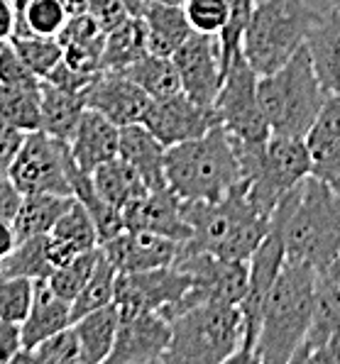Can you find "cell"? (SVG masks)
I'll return each mask as SVG.
<instances>
[{
	"mask_svg": "<svg viewBox=\"0 0 340 364\" xmlns=\"http://www.w3.org/2000/svg\"><path fill=\"white\" fill-rule=\"evenodd\" d=\"M289 262L323 269L340 255V196L333 183L309 176L282 196L270 220Z\"/></svg>",
	"mask_w": 340,
	"mask_h": 364,
	"instance_id": "obj_1",
	"label": "cell"
},
{
	"mask_svg": "<svg viewBox=\"0 0 340 364\" xmlns=\"http://www.w3.org/2000/svg\"><path fill=\"white\" fill-rule=\"evenodd\" d=\"M181 208L191 228L184 245L221 259L248 262L270 235V218L255 208L245 181L221 200H184Z\"/></svg>",
	"mask_w": 340,
	"mask_h": 364,
	"instance_id": "obj_2",
	"label": "cell"
},
{
	"mask_svg": "<svg viewBox=\"0 0 340 364\" xmlns=\"http://www.w3.org/2000/svg\"><path fill=\"white\" fill-rule=\"evenodd\" d=\"M316 269L284 259V267L265 304L253 364H287L294 360L314 321Z\"/></svg>",
	"mask_w": 340,
	"mask_h": 364,
	"instance_id": "obj_3",
	"label": "cell"
},
{
	"mask_svg": "<svg viewBox=\"0 0 340 364\" xmlns=\"http://www.w3.org/2000/svg\"><path fill=\"white\" fill-rule=\"evenodd\" d=\"M164 173L181 200H221L245 181L235 142L223 125L203 137L166 147Z\"/></svg>",
	"mask_w": 340,
	"mask_h": 364,
	"instance_id": "obj_4",
	"label": "cell"
},
{
	"mask_svg": "<svg viewBox=\"0 0 340 364\" xmlns=\"http://www.w3.org/2000/svg\"><path fill=\"white\" fill-rule=\"evenodd\" d=\"M321 10L306 0H257L243 35V54L257 76L282 69L314 32Z\"/></svg>",
	"mask_w": 340,
	"mask_h": 364,
	"instance_id": "obj_5",
	"label": "cell"
},
{
	"mask_svg": "<svg viewBox=\"0 0 340 364\" xmlns=\"http://www.w3.org/2000/svg\"><path fill=\"white\" fill-rule=\"evenodd\" d=\"M257 96L272 134L289 137H306L328 100L306 47L282 69L257 78Z\"/></svg>",
	"mask_w": 340,
	"mask_h": 364,
	"instance_id": "obj_6",
	"label": "cell"
},
{
	"mask_svg": "<svg viewBox=\"0 0 340 364\" xmlns=\"http://www.w3.org/2000/svg\"><path fill=\"white\" fill-rule=\"evenodd\" d=\"M164 352L166 364H223L243 345V316L235 304L206 301L176 316Z\"/></svg>",
	"mask_w": 340,
	"mask_h": 364,
	"instance_id": "obj_7",
	"label": "cell"
},
{
	"mask_svg": "<svg viewBox=\"0 0 340 364\" xmlns=\"http://www.w3.org/2000/svg\"><path fill=\"white\" fill-rule=\"evenodd\" d=\"M235 149L240 156L250 200L272 220V213L282 196L311 173V152L306 137L272 134L265 144L235 142Z\"/></svg>",
	"mask_w": 340,
	"mask_h": 364,
	"instance_id": "obj_8",
	"label": "cell"
},
{
	"mask_svg": "<svg viewBox=\"0 0 340 364\" xmlns=\"http://www.w3.org/2000/svg\"><path fill=\"white\" fill-rule=\"evenodd\" d=\"M257 78L245 54H240L228 66L221 93L213 103L218 125L225 127L238 144H265L272 137L270 122L260 105Z\"/></svg>",
	"mask_w": 340,
	"mask_h": 364,
	"instance_id": "obj_9",
	"label": "cell"
},
{
	"mask_svg": "<svg viewBox=\"0 0 340 364\" xmlns=\"http://www.w3.org/2000/svg\"><path fill=\"white\" fill-rule=\"evenodd\" d=\"M191 289V277L174 264L135 274H118L113 304L120 318L137 316V313H159L166 321H171Z\"/></svg>",
	"mask_w": 340,
	"mask_h": 364,
	"instance_id": "obj_10",
	"label": "cell"
},
{
	"mask_svg": "<svg viewBox=\"0 0 340 364\" xmlns=\"http://www.w3.org/2000/svg\"><path fill=\"white\" fill-rule=\"evenodd\" d=\"M69 144L49 137L47 132H27L18 154L8 169L10 181L20 193H71L69 173H66Z\"/></svg>",
	"mask_w": 340,
	"mask_h": 364,
	"instance_id": "obj_11",
	"label": "cell"
},
{
	"mask_svg": "<svg viewBox=\"0 0 340 364\" xmlns=\"http://www.w3.org/2000/svg\"><path fill=\"white\" fill-rule=\"evenodd\" d=\"M284 259H287L284 245L275 232L267 235L260 242V247L253 252V257L248 259V264H250L248 291H245L243 301L238 304L240 316H243V345L230 362L253 364V350H255V343H257V335L262 328L267 296H270L277 277H280Z\"/></svg>",
	"mask_w": 340,
	"mask_h": 364,
	"instance_id": "obj_12",
	"label": "cell"
},
{
	"mask_svg": "<svg viewBox=\"0 0 340 364\" xmlns=\"http://www.w3.org/2000/svg\"><path fill=\"white\" fill-rule=\"evenodd\" d=\"M176 71L181 78V91L186 93L193 103L213 108L216 98L221 93L223 78H225V66H223L221 37L193 32L186 42L174 52Z\"/></svg>",
	"mask_w": 340,
	"mask_h": 364,
	"instance_id": "obj_13",
	"label": "cell"
},
{
	"mask_svg": "<svg viewBox=\"0 0 340 364\" xmlns=\"http://www.w3.org/2000/svg\"><path fill=\"white\" fill-rule=\"evenodd\" d=\"M174 267L191 277L193 289L203 301H223V304L238 306L243 301L245 291H248V262L221 259V257L191 250L181 242Z\"/></svg>",
	"mask_w": 340,
	"mask_h": 364,
	"instance_id": "obj_14",
	"label": "cell"
},
{
	"mask_svg": "<svg viewBox=\"0 0 340 364\" xmlns=\"http://www.w3.org/2000/svg\"><path fill=\"white\" fill-rule=\"evenodd\" d=\"M142 125L147 127L164 147H174V144L188 142V139L203 137L211 127L218 125V115H216L213 108L193 103V100L181 91V93H176V96L152 100L147 113H144Z\"/></svg>",
	"mask_w": 340,
	"mask_h": 364,
	"instance_id": "obj_15",
	"label": "cell"
},
{
	"mask_svg": "<svg viewBox=\"0 0 340 364\" xmlns=\"http://www.w3.org/2000/svg\"><path fill=\"white\" fill-rule=\"evenodd\" d=\"M171 340V323L159 313L120 318L115 345L105 364H154L164 360Z\"/></svg>",
	"mask_w": 340,
	"mask_h": 364,
	"instance_id": "obj_16",
	"label": "cell"
},
{
	"mask_svg": "<svg viewBox=\"0 0 340 364\" xmlns=\"http://www.w3.org/2000/svg\"><path fill=\"white\" fill-rule=\"evenodd\" d=\"M152 98L118 69H100L86 88V108L103 113L118 127L144 120Z\"/></svg>",
	"mask_w": 340,
	"mask_h": 364,
	"instance_id": "obj_17",
	"label": "cell"
},
{
	"mask_svg": "<svg viewBox=\"0 0 340 364\" xmlns=\"http://www.w3.org/2000/svg\"><path fill=\"white\" fill-rule=\"evenodd\" d=\"M184 200L169 186L149 188L137 200L122 208L125 230H144L164 235L176 242H186L191 237L186 218H184Z\"/></svg>",
	"mask_w": 340,
	"mask_h": 364,
	"instance_id": "obj_18",
	"label": "cell"
},
{
	"mask_svg": "<svg viewBox=\"0 0 340 364\" xmlns=\"http://www.w3.org/2000/svg\"><path fill=\"white\" fill-rule=\"evenodd\" d=\"M179 245L181 242L157 232L125 230L118 237L108 240L105 245H98V247L113 262L118 274H135V272H147V269L174 264Z\"/></svg>",
	"mask_w": 340,
	"mask_h": 364,
	"instance_id": "obj_19",
	"label": "cell"
},
{
	"mask_svg": "<svg viewBox=\"0 0 340 364\" xmlns=\"http://www.w3.org/2000/svg\"><path fill=\"white\" fill-rule=\"evenodd\" d=\"M340 335V255L331 264L316 269L314 321L292 362H309L331 338Z\"/></svg>",
	"mask_w": 340,
	"mask_h": 364,
	"instance_id": "obj_20",
	"label": "cell"
},
{
	"mask_svg": "<svg viewBox=\"0 0 340 364\" xmlns=\"http://www.w3.org/2000/svg\"><path fill=\"white\" fill-rule=\"evenodd\" d=\"M69 152L83 171L93 173L100 164L118 156L120 127L98 110L86 108L69 142Z\"/></svg>",
	"mask_w": 340,
	"mask_h": 364,
	"instance_id": "obj_21",
	"label": "cell"
},
{
	"mask_svg": "<svg viewBox=\"0 0 340 364\" xmlns=\"http://www.w3.org/2000/svg\"><path fill=\"white\" fill-rule=\"evenodd\" d=\"M98 247V232L91 213L81 200L74 198V203L64 210V215L57 220L52 232L47 235V255L52 267L69 264L74 257L83 255L88 250Z\"/></svg>",
	"mask_w": 340,
	"mask_h": 364,
	"instance_id": "obj_22",
	"label": "cell"
},
{
	"mask_svg": "<svg viewBox=\"0 0 340 364\" xmlns=\"http://www.w3.org/2000/svg\"><path fill=\"white\" fill-rule=\"evenodd\" d=\"M311 173L328 183H340V98L328 96L316 122L306 134Z\"/></svg>",
	"mask_w": 340,
	"mask_h": 364,
	"instance_id": "obj_23",
	"label": "cell"
},
{
	"mask_svg": "<svg viewBox=\"0 0 340 364\" xmlns=\"http://www.w3.org/2000/svg\"><path fill=\"white\" fill-rule=\"evenodd\" d=\"M74 323L71 318V301L61 299L49 289L47 279H37L35 282V299H32L30 313L20 323L22 330V345L25 350H32L47 340L49 335L59 333V330L69 328Z\"/></svg>",
	"mask_w": 340,
	"mask_h": 364,
	"instance_id": "obj_24",
	"label": "cell"
},
{
	"mask_svg": "<svg viewBox=\"0 0 340 364\" xmlns=\"http://www.w3.org/2000/svg\"><path fill=\"white\" fill-rule=\"evenodd\" d=\"M306 49L323 91L340 98V13L336 8L321 13L319 25L306 39Z\"/></svg>",
	"mask_w": 340,
	"mask_h": 364,
	"instance_id": "obj_25",
	"label": "cell"
},
{
	"mask_svg": "<svg viewBox=\"0 0 340 364\" xmlns=\"http://www.w3.org/2000/svg\"><path fill=\"white\" fill-rule=\"evenodd\" d=\"M120 159H125L140 176L144 178L147 188L169 186L164 173V156L166 147L154 137L142 122L120 127Z\"/></svg>",
	"mask_w": 340,
	"mask_h": 364,
	"instance_id": "obj_26",
	"label": "cell"
},
{
	"mask_svg": "<svg viewBox=\"0 0 340 364\" xmlns=\"http://www.w3.org/2000/svg\"><path fill=\"white\" fill-rule=\"evenodd\" d=\"M42 93V122L40 130L47 132L49 137L61 139L69 144L74 137L79 120L86 110V93H71L64 88L54 86L49 81H40Z\"/></svg>",
	"mask_w": 340,
	"mask_h": 364,
	"instance_id": "obj_27",
	"label": "cell"
},
{
	"mask_svg": "<svg viewBox=\"0 0 340 364\" xmlns=\"http://www.w3.org/2000/svg\"><path fill=\"white\" fill-rule=\"evenodd\" d=\"M144 25H147L149 52L169 59L193 35V27L181 3H152L144 15Z\"/></svg>",
	"mask_w": 340,
	"mask_h": 364,
	"instance_id": "obj_28",
	"label": "cell"
},
{
	"mask_svg": "<svg viewBox=\"0 0 340 364\" xmlns=\"http://www.w3.org/2000/svg\"><path fill=\"white\" fill-rule=\"evenodd\" d=\"M74 330L79 335L81 343V360L83 364H103L108 360L110 350L115 345V335H118L120 326V313L115 304L91 311L86 316L76 318Z\"/></svg>",
	"mask_w": 340,
	"mask_h": 364,
	"instance_id": "obj_29",
	"label": "cell"
},
{
	"mask_svg": "<svg viewBox=\"0 0 340 364\" xmlns=\"http://www.w3.org/2000/svg\"><path fill=\"white\" fill-rule=\"evenodd\" d=\"M71 203H74V196L22 193L20 208L13 218V228L18 240L35 237V235H49Z\"/></svg>",
	"mask_w": 340,
	"mask_h": 364,
	"instance_id": "obj_30",
	"label": "cell"
},
{
	"mask_svg": "<svg viewBox=\"0 0 340 364\" xmlns=\"http://www.w3.org/2000/svg\"><path fill=\"white\" fill-rule=\"evenodd\" d=\"M91 176L100 198L118 210H122L127 203H132V200H137L140 196L149 191L144 178L120 156L100 164Z\"/></svg>",
	"mask_w": 340,
	"mask_h": 364,
	"instance_id": "obj_31",
	"label": "cell"
},
{
	"mask_svg": "<svg viewBox=\"0 0 340 364\" xmlns=\"http://www.w3.org/2000/svg\"><path fill=\"white\" fill-rule=\"evenodd\" d=\"M149 54V37L144 18H127L105 32L103 57H100V69H125Z\"/></svg>",
	"mask_w": 340,
	"mask_h": 364,
	"instance_id": "obj_32",
	"label": "cell"
},
{
	"mask_svg": "<svg viewBox=\"0 0 340 364\" xmlns=\"http://www.w3.org/2000/svg\"><path fill=\"white\" fill-rule=\"evenodd\" d=\"M127 78L137 83L144 93L152 100H161L181 93V78L176 71L174 61L169 57H159V54L149 52L147 57H142L135 64L120 69Z\"/></svg>",
	"mask_w": 340,
	"mask_h": 364,
	"instance_id": "obj_33",
	"label": "cell"
},
{
	"mask_svg": "<svg viewBox=\"0 0 340 364\" xmlns=\"http://www.w3.org/2000/svg\"><path fill=\"white\" fill-rule=\"evenodd\" d=\"M42 81V78H40ZM0 120L22 132L40 130L42 122V93L35 86H8L0 83Z\"/></svg>",
	"mask_w": 340,
	"mask_h": 364,
	"instance_id": "obj_34",
	"label": "cell"
},
{
	"mask_svg": "<svg viewBox=\"0 0 340 364\" xmlns=\"http://www.w3.org/2000/svg\"><path fill=\"white\" fill-rule=\"evenodd\" d=\"M71 13L66 0H22L18 5V27L15 35L59 37Z\"/></svg>",
	"mask_w": 340,
	"mask_h": 364,
	"instance_id": "obj_35",
	"label": "cell"
},
{
	"mask_svg": "<svg viewBox=\"0 0 340 364\" xmlns=\"http://www.w3.org/2000/svg\"><path fill=\"white\" fill-rule=\"evenodd\" d=\"M52 272L54 267L47 255V235L20 240L18 247L0 259V274L5 277H27L37 282V279H49Z\"/></svg>",
	"mask_w": 340,
	"mask_h": 364,
	"instance_id": "obj_36",
	"label": "cell"
},
{
	"mask_svg": "<svg viewBox=\"0 0 340 364\" xmlns=\"http://www.w3.org/2000/svg\"><path fill=\"white\" fill-rule=\"evenodd\" d=\"M115 282H118V269L113 267V262L103 255L100 250L96 269H93L91 279L86 282V287L74 301H71V318H81L91 311H98V308H105L113 304L115 299Z\"/></svg>",
	"mask_w": 340,
	"mask_h": 364,
	"instance_id": "obj_37",
	"label": "cell"
},
{
	"mask_svg": "<svg viewBox=\"0 0 340 364\" xmlns=\"http://www.w3.org/2000/svg\"><path fill=\"white\" fill-rule=\"evenodd\" d=\"M18 362H30V364H83L81 360V343L76 335L74 326L59 330V333L49 335L47 340H42L40 345H35L32 350H22L15 357L13 364Z\"/></svg>",
	"mask_w": 340,
	"mask_h": 364,
	"instance_id": "obj_38",
	"label": "cell"
},
{
	"mask_svg": "<svg viewBox=\"0 0 340 364\" xmlns=\"http://www.w3.org/2000/svg\"><path fill=\"white\" fill-rule=\"evenodd\" d=\"M22 57L35 76L44 78L54 66L64 59V47L57 37H40V35H13L8 39Z\"/></svg>",
	"mask_w": 340,
	"mask_h": 364,
	"instance_id": "obj_39",
	"label": "cell"
},
{
	"mask_svg": "<svg viewBox=\"0 0 340 364\" xmlns=\"http://www.w3.org/2000/svg\"><path fill=\"white\" fill-rule=\"evenodd\" d=\"M98 255H100V247L88 250V252H83V255L74 257L69 264L57 267L47 279L49 289L57 296H61V299L74 301L83 291V287H86L88 279H91L93 269H96V262H98Z\"/></svg>",
	"mask_w": 340,
	"mask_h": 364,
	"instance_id": "obj_40",
	"label": "cell"
},
{
	"mask_svg": "<svg viewBox=\"0 0 340 364\" xmlns=\"http://www.w3.org/2000/svg\"><path fill=\"white\" fill-rule=\"evenodd\" d=\"M35 299V279L0 274V321L22 323Z\"/></svg>",
	"mask_w": 340,
	"mask_h": 364,
	"instance_id": "obj_41",
	"label": "cell"
},
{
	"mask_svg": "<svg viewBox=\"0 0 340 364\" xmlns=\"http://www.w3.org/2000/svg\"><path fill=\"white\" fill-rule=\"evenodd\" d=\"M257 0H228V10H230V18L228 25L221 30V52H223V66L233 64V59L243 54V35L245 27H248L250 18H253V10Z\"/></svg>",
	"mask_w": 340,
	"mask_h": 364,
	"instance_id": "obj_42",
	"label": "cell"
},
{
	"mask_svg": "<svg viewBox=\"0 0 340 364\" xmlns=\"http://www.w3.org/2000/svg\"><path fill=\"white\" fill-rule=\"evenodd\" d=\"M181 5L193 32H203V35H221L230 18L228 0H184Z\"/></svg>",
	"mask_w": 340,
	"mask_h": 364,
	"instance_id": "obj_43",
	"label": "cell"
},
{
	"mask_svg": "<svg viewBox=\"0 0 340 364\" xmlns=\"http://www.w3.org/2000/svg\"><path fill=\"white\" fill-rule=\"evenodd\" d=\"M0 83H8V86H35V83H40V76L32 74L30 66L22 61L18 49L10 42H3V47H0Z\"/></svg>",
	"mask_w": 340,
	"mask_h": 364,
	"instance_id": "obj_44",
	"label": "cell"
},
{
	"mask_svg": "<svg viewBox=\"0 0 340 364\" xmlns=\"http://www.w3.org/2000/svg\"><path fill=\"white\" fill-rule=\"evenodd\" d=\"M96 74H98V71H96ZM96 74L76 71V69H71L64 59H61L59 64L54 66L47 76H44V81L54 83V86L64 88V91H71V93H86V88L91 86V81H93V76H96Z\"/></svg>",
	"mask_w": 340,
	"mask_h": 364,
	"instance_id": "obj_45",
	"label": "cell"
},
{
	"mask_svg": "<svg viewBox=\"0 0 340 364\" xmlns=\"http://www.w3.org/2000/svg\"><path fill=\"white\" fill-rule=\"evenodd\" d=\"M86 13H91L105 32H110L130 18L122 0H86Z\"/></svg>",
	"mask_w": 340,
	"mask_h": 364,
	"instance_id": "obj_46",
	"label": "cell"
},
{
	"mask_svg": "<svg viewBox=\"0 0 340 364\" xmlns=\"http://www.w3.org/2000/svg\"><path fill=\"white\" fill-rule=\"evenodd\" d=\"M22 350L25 345H22L20 323L0 321V364H13Z\"/></svg>",
	"mask_w": 340,
	"mask_h": 364,
	"instance_id": "obj_47",
	"label": "cell"
},
{
	"mask_svg": "<svg viewBox=\"0 0 340 364\" xmlns=\"http://www.w3.org/2000/svg\"><path fill=\"white\" fill-rule=\"evenodd\" d=\"M27 132L18 130V127L8 125L5 120H0V171L8 173L10 164H13L15 154H18L22 139H25Z\"/></svg>",
	"mask_w": 340,
	"mask_h": 364,
	"instance_id": "obj_48",
	"label": "cell"
},
{
	"mask_svg": "<svg viewBox=\"0 0 340 364\" xmlns=\"http://www.w3.org/2000/svg\"><path fill=\"white\" fill-rule=\"evenodd\" d=\"M22 193L15 188V183L10 181V176L5 171H0V218L13 220L15 213L20 208Z\"/></svg>",
	"mask_w": 340,
	"mask_h": 364,
	"instance_id": "obj_49",
	"label": "cell"
},
{
	"mask_svg": "<svg viewBox=\"0 0 340 364\" xmlns=\"http://www.w3.org/2000/svg\"><path fill=\"white\" fill-rule=\"evenodd\" d=\"M18 27V8L13 0H0V42H8Z\"/></svg>",
	"mask_w": 340,
	"mask_h": 364,
	"instance_id": "obj_50",
	"label": "cell"
},
{
	"mask_svg": "<svg viewBox=\"0 0 340 364\" xmlns=\"http://www.w3.org/2000/svg\"><path fill=\"white\" fill-rule=\"evenodd\" d=\"M18 235H15V228H13V220H5L0 218V259L8 257L10 252L18 247Z\"/></svg>",
	"mask_w": 340,
	"mask_h": 364,
	"instance_id": "obj_51",
	"label": "cell"
},
{
	"mask_svg": "<svg viewBox=\"0 0 340 364\" xmlns=\"http://www.w3.org/2000/svg\"><path fill=\"white\" fill-rule=\"evenodd\" d=\"M154 0H122V5H125L127 15L130 18H144L147 15V10L152 8Z\"/></svg>",
	"mask_w": 340,
	"mask_h": 364,
	"instance_id": "obj_52",
	"label": "cell"
},
{
	"mask_svg": "<svg viewBox=\"0 0 340 364\" xmlns=\"http://www.w3.org/2000/svg\"><path fill=\"white\" fill-rule=\"evenodd\" d=\"M154 3H181V0H154Z\"/></svg>",
	"mask_w": 340,
	"mask_h": 364,
	"instance_id": "obj_53",
	"label": "cell"
},
{
	"mask_svg": "<svg viewBox=\"0 0 340 364\" xmlns=\"http://www.w3.org/2000/svg\"><path fill=\"white\" fill-rule=\"evenodd\" d=\"M331 8H336L338 13H340V0H333V5H331Z\"/></svg>",
	"mask_w": 340,
	"mask_h": 364,
	"instance_id": "obj_54",
	"label": "cell"
},
{
	"mask_svg": "<svg viewBox=\"0 0 340 364\" xmlns=\"http://www.w3.org/2000/svg\"><path fill=\"white\" fill-rule=\"evenodd\" d=\"M333 188H336V191H338V196H340V183H333Z\"/></svg>",
	"mask_w": 340,
	"mask_h": 364,
	"instance_id": "obj_55",
	"label": "cell"
},
{
	"mask_svg": "<svg viewBox=\"0 0 340 364\" xmlns=\"http://www.w3.org/2000/svg\"><path fill=\"white\" fill-rule=\"evenodd\" d=\"M0 47H3V42H0Z\"/></svg>",
	"mask_w": 340,
	"mask_h": 364,
	"instance_id": "obj_56",
	"label": "cell"
},
{
	"mask_svg": "<svg viewBox=\"0 0 340 364\" xmlns=\"http://www.w3.org/2000/svg\"><path fill=\"white\" fill-rule=\"evenodd\" d=\"M181 3H184V0H181Z\"/></svg>",
	"mask_w": 340,
	"mask_h": 364,
	"instance_id": "obj_57",
	"label": "cell"
}]
</instances>
